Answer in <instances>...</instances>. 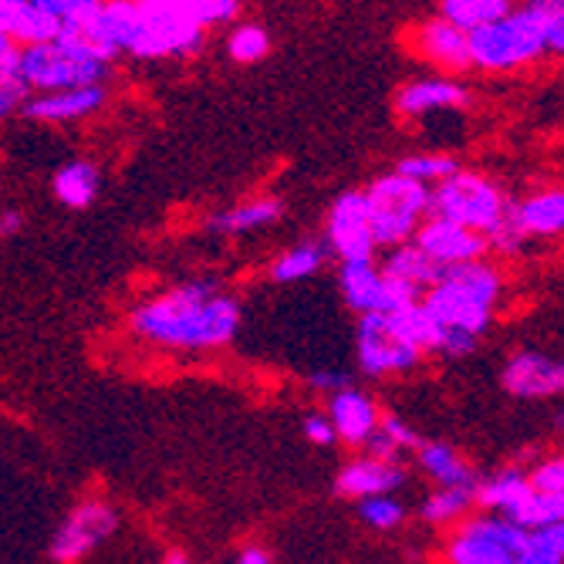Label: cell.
Returning <instances> with one entry per match:
<instances>
[{
  "mask_svg": "<svg viewBox=\"0 0 564 564\" xmlns=\"http://www.w3.org/2000/svg\"><path fill=\"white\" fill-rule=\"evenodd\" d=\"M132 328L142 341L170 351H217L240 332V301L214 281H186L142 301Z\"/></svg>",
  "mask_w": 564,
  "mask_h": 564,
  "instance_id": "1",
  "label": "cell"
},
{
  "mask_svg": "<svg viewBox=\"0 0 564 564\" xmlns=\"http://www.w3.org/2000/svg\"><path fill=\"white\" fill-rule=\"evenodd\" d=\"M500 297L503 274L487 258L440 271V278L420 297V307L440 332L436 351L453 358L470 355L494 328Z\"/></svg>",
  "mask_w": 564,
  "mask_h": 564,
  "instance_id": "2",
  "label": "cell"
},
{
  "mask_svg": "<svg viewBox=\"0 0 564 564\" xmlns=\"http://www.w3.org/2000/svg\"><path fill=\"white\" fill-rule=\"evenodd\" d=\"M139 34L129 47L135 58L196 55L203 28L227 24L240 14V0H135Z\"/></svg>",
  "mask_w": 564,
  "mask_h": 564,
  "instance_id": "3",
  "label": "cell"
},
{
  "mask_svg": "<svg viewBox=\"0 0 564 564\" xmlns=\"http://www.w3.org/2000/svg\"><path fill=\"white\" fill-rule=\"evenodd\" d=\"M362 199H366L372 240L376 247H386V250L409 243L423 227V220L430 217V189L399 173L376 180L362 193Z\"/></svg>",
  "mask_w": 564,
  "mask_h": 564,
  "instance_id": "4",
  "label": "cell"
},
{
  "mask_svg": "<svg viewBox=\"0 0 564 564\" xmlns=\"http://www.w3.org/2000/svg\"><path fill=\"white\" fill-rule=\"evenodd\" d=\"M449 564H534L528 531L500 514H470L456 524L446 544Z\"/></svg>",
  "mask_w": 564,
  "mask_h": 564,
  "instance_id": "5",
  "label": "cell"
},
{
  "mask_svg": "<svg viewBox=\"0 0 564 564\" xmlns=\"http://www.w3.org/2000/svg\"><path fill=\"white\" fill-rule=\"evenodd\" d=\"M503 210H507L503 193L497 189V183H490L480 173L459 170L430 189V217L449 220V224L474 230L480 237H487L494 230V224L500 220Z\"/></svg>",
  "mask_w": 564,
  "mask_h": 564,
  "instance_id": "6",
  "label": "cell"
},
{
  "mask_svg": "<svg viewBox=\"0 0 564 564\" xmlns=\"http://www.w3.org/2000/svg\"><path fill=\"white\" fill-rule=\"evenodd\" d=\"M355 358L358 369L376 379L389 376H405L420 366V345L409 335L405 322L399 312H382V315H362L355 325Z\"/></svg>",
  "mask_w": 564,
  "mask_h": 564,
  "instance_id": "7",
  "label": "cell"
},
{
  "mask_svg": "<svg viewBox=\"0 0 564 564\" xmlns=\"http://www.w3.org/2000/svg\"><path fill=\"white\" fill-rule=\"evenodd\" d=\"M467 41H470V65H480L490 72L528 65L547 51L541 21L531 11L507 14L497 24H487V28L467 34Z\"/></svg>",
  "mask_w": 564,
  "mask_h": 564,
  "instance_id": "8",
  "label": "cell"
},
{
  "mask_svg": "<svg viewBox=\"0 0 564 564\" xmlns=\"http://www.w3.org/2000/svg\"><path fill=\"white\" fill-rule=\"evenodd\" d=\"M18 65H21V82L28 88L47 91H62V88H85L98 85L106 78V62H95L88 55L51 41V44H34L18 51Z\"/></svg>",
  "mask_w": 564,
  "mask_h": 564,
  "instance_id": "9",
  "label": "cell"
},
{
  "mask_svg": "<svg viewBox=\"0 0 564 564\" xmlns=\"http://www.w3.org/2000/svg\"><path fill=\"white\" fill-rule=\"evenodd\" d=\"M119 531V510L109 500H82L75 503L65 521L51 538V561L55 564H78L95 554Z\"/></svg>",
  "mask_w": 564,
  "mask_h": 564,
  "instance_id": "10",
  "label": "cell"
},
{
  "mask_svg": "<svg viewBox=\"0 0 564 564\" xmlns=\"http://www.w3.org/2000/svg\"><path fill=\"white\" fill-rule=\"evenodd\" d=\"M338 284H341L345 304L358 318H362V315H382V312H402V307H413L423 297L413 288L386 278L376 261L341 264Z\"/></svg>",
  "mask_w": 564,
  "mask_h": 564,
  "instance_id": "11",
  "label": "cell"
},
{
  "mask_svg": "<svg viewBox=\"0 0 564 564\" xmlns=\"http://www.w3.org/2000/svg\"><path fill=\"white\" fill-rule=\"evenodd\" d=\"M325 247L328 253L341 264H355V261H376V240H372V227H369V214H366V199L362 193H341L325 220Z\"/></svg>",
  "mask_w": 564,
  "mask_h": 564,
  "instance_id": "12",
  "label": "cell"
},
{
  "mask_svg": "<svg viewBox=\"0 0 564 564\" xmlns=\"http://www.w3.org/2000/svg\"><path fill=\"white\" fill-rule=\"evenodd\" d=\"M500 382L514 399L547 402V399H557L561 389H564V366L547 351L521 348L503 362Z\"/></svg>",
  "mask_w": 564,
  "mask_h": 564,
  "instance_id": "13",
  "label": "cell"
},
{
  "mask_svg": "<svg viewBox=\"0 0 564 564\" xmlns=\"http://www.w3.org/2000/svg\"><path fill=\"white\" fill-rule=\"evenodd\" d=\"M413 243L423 250V258L436 268V271H446V268H459V264H474V261H484L487 258V240L474 230H464L449 220H436V217H426L423 227L416 230Z\"/></svg>",
  "mask_w": 564,
  "mask_h": 564,
  "instance_id": "14",
  "label": "cell"
},
{
  "mask_svg": "<svg viewBox=\"0 0 564 564\" xmlns=\"http://www.w3.org/2000/svg\"><path fill=\"white\" fill-rule=\"evenodd\" d=\"M325 416L335 430V443H345V446H366L382 420L376 399L358 386H345L332 392Z\"/></svg>",
  "mask_w": 564,
  "mask_h": 564,
  "instance_id": "15",
  "label": "cell"
},
{
  "mask_svg": "<svg viewBox=\"0 0 564 564\" xmlns=\"http://www.w3.org/2000/svg\"><path fill=\"white\" fill-rule=\"evenodd\" d=\"M405 484V470L399 459H382V456H355L338 470L335 490L338 497L348 500H369V497H386L395 494Z\"/></svg>",
  "mask_w": 564,
  "mask_h": 564,
  "instance_id": "16",
  "label": "cell"
},
{
  "mask_svg": "<svg viewBox=\"0 0 564 564\" xmlns=\"http://www.w3.org/2000/svg\"><path fill=\"white\" fill-rule=\"evenodd\" d=\"M106 101L101 85H85V88H62V91H47L34 101H28L24 112L41 122H72L98 112V106Z\"/></svg>",
  "mask_w": 564,
  "mask_h": 564,
  "instance_id": "17",
  "label": "cell"
},
{
  "mask_svg": "<svg viewBox=\"0 0 564 564\" xmlns=\"http://www.w3.org/2000/svg\"><path fill=\"white\" fill-rule=\"evenodd\" d=\"M413 453L420 459L423 474L436 487H474L480 480L477 470L467 464V456L443 440H420V446Z\"/></svg>",
  "mask_w": 564,
  "mask_h": 564,
  "instance_id": "18",
  "label": "cell"
},
{
  "mask_svg": "<svg viewBox=\"0 0 564 564\" xmlns=\"http://www.w3.org/2000/svg\"><path fill=\"white\" fill-rule=\"evenodd\" d=\"M399 112L402 116H433L467 106V88L449 78H423L399 91Z\"/></svg>",
  "mask_w": 564,
  "mask_h": 564,
  "instance_id": "19",
  "label": "cell"
},
{
  "mask_svg": "<svg viewBox=\"0 0 564 564\" xmlns=\"http://www.w3.org/2000/svg\"><path fill=\"white\" fill-rule=\"evenodd\" d=\"M510 214H514L524 240L531 237H557L564 227V193L561 189H541L521 203H510Z\"/></svg>",
  "mask_w": 564,
  "mask_h": 564,
  "instance_id": "20",
  "label": "cell"
},
{
  "mask_svg": "<svg viewBox=\"0 0 564 564\" xmlns=\"http://www.w3.org/2000/svg\"><path fill=\"white\" fill-rule=\"evenodd\" d=\"M281 214H284V203L278 196H253V199L237 203V207L220 210L210 220V234H220V237L253 234V230H264V227L278 224Z\"/></svg>",
  "mask_w": 564,
  "mask_h": 564,
  "instance_id": "21",
  "label": "cell"
},
{
  "mask_svg": "<svg viewBox=\"0 0 564 564\" xmlns=\"http://www.w3.org/2000/svg\"><path fill=\"white\" fill-rule=\"evenodd\" d=\"M416 51H420L426 62L443 65V68H453V72L470 65V41H467V34L456 31L453 24H446L443 18L420 28Z\"/></svg>",
  "mask_w": 564,
  "mask_h": 564,
  "instance_id": "22",
  "label": "cell"
},
{
  "mask_svg": "<svg viewBox=\"0 0 564 564\" xmlns=\"http://www.w3.org/2000/svg\"><path fill=\"white\" fill-rule=\"evenodd\" d=\"M379 271H382L386 278L405 284V288H413L416 294H423V291L440 278V271L423 258V250H420L413 240L402 243V247H392V250H389V258L382 261Z\"/></svg>",
  "mask_w": 564,
  "mask_h": 564,
  "instance_id": "23",
  "label": "cell"
},
{
  "mask_svg": "<svg viewBox=\"0 0 564 564\" xmlns=\"http://www.w3.org/2000/svg\"><path fill=\"white\" fill-rule=\"evenodd\" d=\"M325 261H328V247L322 240H301V243L288 247L271 264V281H278V284L307 281L325 268Z\"/></svg>",
  "mask_w": 564,
  "mask_h": 564,
  "instance_id": "24",
  "label": "cell"
},
{
  "mask_svg": "<svg viewBox=\"0 0 564 564\" xmlns=\"http://www.w3.org/2000/svg\"><path fill=\"white\" fill-rule=\"evenodd\" d=\"M474 487H433V494L420 507L423 521L433 528H443V524H459L464 518H470V510L477 507Z\"/></svg>",
  "mask_w": 564,
  "mask_h": 564,
  "instance_id": "25",
  "label": "cell"
},
{
  "mask_svg": "<svg viewBox=\"0 0 564 564\" xmlns=\"http://www.w3.org/2000/svg\"><path fill=\"white\" fill-rule=\"evenodd\" d=\"M55 196L65 203L68 210H85L91 207V199L98 196V170L85 160H75V163H65L58 173H55V183H51Z\"/></svg>",
  "mask_w": 564,
  "mask_h": 564,
  "instance_id": "26",
  "label": "cell"
},
{
  "mask_svg": "<svg viewBox=\"0 0 564 564\" xmlns=\"http://www.w3.org/2000/svg\"><path fill=\"white\" fill-rule=\"evenodd\" d=\"M510 14V0H443V21L456 31L474 34Z\"/></svg>",
  "mask_w": 564,
  "mask_h": 564,
  "instance_id": "27",
  "label": "cell"
},
{
  "mask_svg": "<svg viewBox=\"0 0 564 564\" xmlns=\"http://www.w3.org/2000/svg\"><path fill=\"white\" fill-rule=\"evenodd\" d=\"M416 446H420V436L413 433V426L399 416H392V413H382L376 433L366 443L369 456H382V459H399L402 453L416 449Z\"/></svg>",
  "mask_w": 564,
  "mask_h": 564,
  "instance_id": "28",
  "label": "cell"
},
{
  "mask_svg": "<svg viewBox=\"0 0 564 564\" xmlns=\"http://www.w3.org/2000/svg\"><path fill=\"white\" fill-rule=\"evenodd\" d=\"M58 28L62 24L55 18H47L44 11H37L31 4V0H24L8 37L18 41V44H24V47H34V44H51V41H55L58 37Z\"/></svg>",
  "mask_w": 564,
  "mask_h": 564,
  "instance_id": "29",
  "label": "cell"
},
{
  "mask_svg": "<svg viewBox=\"0 0 564 564\" xmlns=\"http://www.w3.org/2000/svg\"><path fill=\"white\" fill-rule=\"evenodd\" d=\"M395 173L405 176V180H413V183H420V186H426V189H433L443 180H449L453 173H459V166H456L453 156H440V152L433 156V152H423V156H405V160H399Z\"/></svg>",
  "mask_w": 564,
  "mask_h": 564,
  "instance_id": "30",
  "label": "cell"
},
{
  "mask_svg": "<svg viewBox=\"0 0 564 564\" xmlns=\"http://www.w3.org/2000/svg\"><path fill=\"white\" fill-rule=\"evenodd\" d=\"M358 518H362L366 528L386 534V531H399L402 521H405V503L395 497V494H386V497H369V500H358Z\"/></svg>",
  "mask_w": 564,
  "mask_h": 564,
  "instance_id": "31",
  "label": "cell"
},
{
  "mask_svg": "<svg viewBox=\"0 0 564 564\" xmlns=\"http://www.w3.org/2000/svg\"><path fill=\"white\" fill-rule=\"evenodd\" d=\"M227 51H230V58L240 62V65H250V62H261L268 51H271V37L264 28L258 24H240L230 41H227Z\"/></svg>",
  "mask_w": 564,
  "mask_h": 564,
  "instance_id": "32",
  "label": "cell"
},
{
  "mask_svg": "<svg viewBox=\"0 0 564 564\" xmlns=\"http://www.w3.org/2000/svg\"><path fill=\"white\" fill-rule=\"evenodd\" d=\"M544 31V47L561 51L564 47V0H528V8Z\"/></svg>",
  "mask_w": 564,
  "mask_h": 564,
  "instance_id": "33",
  "label": "cell"
},
{
  "mask_svg": "<svg viewBox=\"0 0 564 564\" xmlns=\"http://www.w3.org/2000/svg\"><path fill=\"white\" fill-rule=\"evenodd\" d=\"M528 551L534 564H561L564 561V524L528 531Z\"/></svg>",
  "mask_w": 564,
  "mask_h": 564,
  "instance_id": "34",
  "label": "cell"
},
{
  "mask_svg": "<svg viewBox=\"0 0 564 564\" xmlns=\"http://www.w3.org/2000/svg\"><path fill=\"white\" fill-rule=\"evenodd\" d=\"M28 85L21 82V65H18V51L11 47L4 58H0V119H4L18 101L24 98Z\"/></svg>",
  "mask_w": 564,
  "mask_h": 564,
  "instance_id": "35",
  "label": "cell"
},
{
  "mask_svg": "<svg viewBox=\"0 0 564 564\" xmlns=\"http://www.w3.org/2000/svg\"><path fill=\"white\" fill-rule=\"evenodd\" d=\"M528 474V487L541 497H564V459L547 456L541 464H534Z\"/></svg>",
  "mask_w": 564,
  "mask_h": 564,
  "instance_id": "36",
  "label": "cell"
},
{
  "mask_svg": "<svg viewBox=\"0 0 564 564\" xmlns=\"http://www.w3.org/2000/svg\"><path fill=\"white\" fill-rule=\"evenodd\" d=\"M31 4H34L37 11H44L47 18H55V21L62 24V21H72V18H78V14H85V11L98 8L101 0H31Z\"/></svg>",
  "mask_w": 564,
  "mask_h": 564,
  "instance_id": "37",
  "label": "cell"
},
{
  "mask_svg": "<svg viewBox=\"0 0 564 564\" xmlns=\"http://www.w3.org/2000/svg\"><path fill=\"white\" fill-rule=\"evenodd\" d=\"M301 433H304V440L312 443V446H332L335 443V430H332L325 413H307L301 420Z\"/></svg>",
  "mask_w": 564,
  "mask_h": 564,
  "instance_id": "38",
  "label": "cell"
},
{
  "mask_svg": "<svg viewBox=\"0 0 564 564\" xmlns=\"http://www.w3.org/2000/svg\"><path fill=\"white\" fill-rule=\"evenodd\" d=\"M312 382H315V389H318V392H325V395H332V392H338V389L351 386L345 372H318Z\"/></svg>",
  "mask_w": 564,
  "mask_h": 564,
  "instance_id": "39",
  "label": "cell"
},
{
  "mask_svg": "<svg viewBox=\"0 0 564 564\" xmlns=\"http://www.w3.org/2000/svg\"><path fill=\"white\" fill-rule=\"evenodd\" d=\"M21 230H24V214L21 210H4V214H0V237L11 240Z\"/></svg>",
  "mask_w": 564,
  "mask_h": 564,
  "instance_id": "40",
  "label": "cell"
},
{
  "mask_svg": "<svg viewBox=\"0 0 564 564\" xmlns=\"http://www.w3.org/2000/svg\"><path fill=\"white\" fill-rule=\"evenodd\" d=\"M234 564H271V554L264 547H243Z\"/></svg>",
  "mask_w": 564,
  "mask_h": 564,
  "instance_id": "41",
  "label": "cell"
},
{
  "mask_svg": "<svg viewBox=\"0 0 564 564\" xmlns=\"http://www.w3.org/2000/svg\"><path fill=\"white\" fill-rule=\"evenodd\" d=\"M160 564H193V557H189V554H183V551H170Z\"/></svg>",
  "mask_w": 564,
  "mask_h": 564,
  "instance_id": "42",
  "label": "cell"
},
{
  "mask_svg": "<svg viewBox=\"0 0 564 564\" xmlns=\"http://www.w3.org/2000/svg\"><path fill=\"white\" fill-rule=\"evenodd\" d=\"M8 51H11V37H8V34H0V58H4Z\"/></svg>",
  "mask_w": 564,
  "mask_h": 564,
  "instance_id": "43",
  "label": "cell"
}]
</instances>
